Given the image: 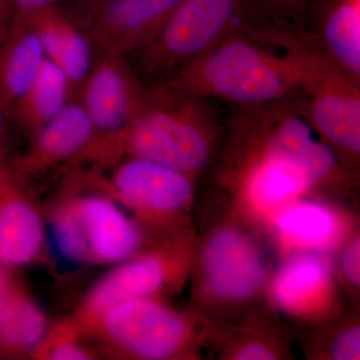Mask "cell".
Listing matches in <instances>:
<instances>
[{
  "label": "cell",
  "instance_id": "20",
  "mask_svg": "<svg viewBox=\"0 0 360 360\" xmlns=\"http://www.w3.org/2000/svg\"><path fill=\"white\" fill-rule=\"evenodd\" d=\"M46 326L42 310L25 296L8 291L0 302V341L4 347L27 352L39 347Z\"/></svg>",
  "mask_w": 360,
  "mask_h": 360
},
{
  "label": "cell",
  "instance_id": "26",
  "mask_svg": "<svg viewBox=\"0 0 360 360\" xmlns=\"http://www.w3.org/2000/svg\"><path fill=\"white\" fill-rule=\"evenodd\" d=\"M360 245L359 239H356L349 248H347L343 257L342 267L345 276L350 283L359 284L360 281Z\"/></svg>",
  "mask_w": 360,
  "mask_h": 360
},
{
  "label": "cell",
  "instance_id": "22",
  "mask_svg": "<svg viewBox=\"0 0 360 360\" xmlns=\"http://www.w3.org/2000/svg\"><path fill=\"white\" fill-rule=\"evenodd\" d=\"M52 238L59 255L65 259L78 262L90 257L84 226L75 205L58 213L52 224Z\"/></svg>",
  "mask_w": 360,
  "mask_h": 360
},
{
  "label": "cell",
  "instance_id": "21",
  "mask_svg": "<svg viewBox=\"0 0 360 360\" xmlns=\"http://www.w3.org/2000/svg\"><path fill=\"white\" fill-rule=\"evenodd\" d=\"M277 229L293 245L322 248L333 243L338 232L335 214L317 203H296L285 207L276 219Z\"/></svg>",
  "mask_w": 360,
  "mask_h": 360
},
{
  "label": "cell",
  "instance_id": "31",
  "mask_svg": "<svg viewBox=\"0 0 360 360\" xmlns=\"http://www.w3.org/2000/svg\"><path fill=\"white\" fill-rule=\"evenodd\" d=\"M9 288L7 285L6 277L4 276V271L0 269V302L4 300V296L8 292Z\"/></svg>",
  "mask_w": 360,
  "mask_h": 360
},
{
  "label": "cell",
  "instance_id": "5",
  "mask_svg": "<svg viewBox=\"0 0 360 360\" xmlns=\"http://www.w3.org/2000/svg\"><path fill=\"white\" fill-rule=\"evenodd\" d=\"M251 108L264 139L248 174V191L258 207L274 210L309 191L319 179L304 155L277 139L262 111Z\"/></svg>",
  "mask_w": 360,
  "mask_h": 360
},
{
  "label": "cell",
  "instance_id": "23",
  "mask_svg": "<svg viewBox=\"0 0 360 360\" xmlns=\"http://www.w3.org/2000/svg\"><path fill=\"white\" fill-rule=\"evenodd\" d=\"M307 0H250L248 15L255 20L302 25Z\"/></svg>",
  "mask_w": 360,
  "mask_h": 360
},
{
  "label": "cell",
  "instance_id": "3",
  "mask_svg": "<svg viewBox=\"0 0 360 360\" xmlns=\"http://www.w3.org/2000/svg\"><path fill=\"white\" fill-rule=\"evenodd\" d=\"M210 101L163 84L153 85L131 122L108 136L124 142L134 158L191 174L205 167L212 155L219 115Z\"/></svg>",
  "mask_w": 360,
  "mask_h": 360
},
{
  "label": "cell",
  "instance_id": "7",
  "mask_svg": "<svg viewBox=\"0 0 360 360\" xmlns=\"http://www.w3.org/2000/svg\"><path fill=\"white\" fill-rule=\"evenodd\" d=\"M104 58L84 80V104L96 131L115 134L124 129L146 101V86L122 56L103 54Z\"/></svg>",
  "mask_w": 360,
  "mask_h": 360
},
{
  "label": "cell",
  "instance_id": "27",
  "mask_svg": "<svg viewBox=\"0 0 360 360\" xmlns=\"http://www.w3.org/2000/svg\"><path fill=\"white\" fill-rule=\"evenodd\" d=\"M49 359L54 360H82L89 359L86 352L75 343L63 342L51 349Z\"/></svg>",
  "mask_w": 360,
  "mask_h": 360
},
{
  "label": "cell",
  "instance_id": "13",
  "mask_svg": "<svg viewBox=\"0 0 360 360\" xmlns=\"http://www.w3.org/2000/svg\"><path fill=\"white\" fill-rule=\"evenodd\" d=\"M44 44L27 20L14 18L0 41V98L11 113L44 63Z\"/></svg>",
  "mask_w": 360,
  "mask_h": 360
},
{
  "label": "cell",
  "instance_id": "1",
  "mask_svg": "<svg viewBox=\"0 0 360 360\" xmlns=\"http://www.w3.org/2000/svg\"><path fill=\"white\" fill-rule=\"evenodd\" d=\"M243 26L290 59L303 112L316 134L333 148L359 155L360 79L333 60L302 25L246 20Z\"/></svg>",
  "mask_w": 360,
  "mask_h": 360
},
{
  "label": "cell",
  "instance_id": "18",
  "mask_svg": "<svg viewBox=\"0 0 360 360\" xmlns=\"http://www.w3.org/2000/svg\"><path fill=\"white\" fill-rule=\"evenodd\" d=\"M96 129L82 104H66L35 132L34 155L40 161L61 160L89 146Z\"/></svg>",
  "mask_w": 360,
  "mask_h": 360
},
{
  "label": "cell",
  "instance_id": "19",
  "mask_svg": "<svg viewBox=\"0 0 360 360\" xmlns=\"http://www.w3.org/2000/svg\"><path fill=\"white\" fill-rule=\"evenodd\" d=\"M70 85L63 70L45 58L25 96L13 111L35 134L65 108Z\"/></svg>",
  "mask_w": 360,
  "mask_h": 360
},
{
  "label": "cell",
  "instance_id": "6",
  "mask_svg": "<svg viewBox=\"0 0 360 360\" xmlns=\"http://www.w3.org/2000/svg\"><path fill=\"white\" fill-rule=\"evenodd\" d=\"M101 316L104 330L115 342L144 359L170 356L186 338L181 319L146 298L120 303Z\"/></svg>",
  "mask_w": 360,
  "mask_h": 360
},
{
  "label": "cell",
  "instance_id": "15",
  "mask_svg": "<svg viewBox=\"0 0 360 360\" xmlns=\"http://www.w3.org/2000/svg\"><path fill=\"white\" fill-rule=\"evenodd\" d=\"M27 20L37 28L45 54L63 70L70 84L84 82L94 66L89 39L58 7Z\"/></svg>",
  "mask_w": 360,
  "mask_h": 360
},
{
  "label": "cell",
  "instance_id": "8",
  "mask_svg": "<svg viewBox=\"0 0 360 360\" xmlns=\"http://www.w3.org/2000/svg\"><path fill=\"white\" fill-rule=\"evenodd\" d=\"M184 0H105L94 11L92 37L103 54L139 51Z\"/></svg>",
  "mask_w": 360,
  "mask_h": 360
},
{
  "label": "cell",
  "instance_id": "9",
  "mask_svg": "<svg viewBox=\"0 0 360 360\" xmlns=\"http://www.w3.org/2000/svg\"><path fill=\"white\" fill-rule=\"evenodd\" d=\"M203 271L210 290L229 300L250 297L264 277V264L255 246L231 231L217 232L208 241Z\"/></svg>",
  "mask_w": 360,
  "mask_h": 360
},
{
  "label": "cell",
  "instance_id": "12",
  "mask_svg": "<svg viewBox=\"0 0 360 360\" xmlns=\"http://www.w3.org/2000/svg\"><path fill=\"white\" fill-rule=\"evenodd\" d=\"M44 238L39 212L16 191L0 161V264H28L41 250Z\"/></svg>",
  "mask_w": 360,
  "mask_h": 360
},
{
  "label": "cell",
  "instance_id": "29",
  "mask_svg": "<svg viewBox=\"0 0 360 360\" xmlns=\"http://www.w3.org/2000/svg\"><path fill=\"white\" fill-rule=\"evenodd\" d=\"M13 20V11H11L9 0H0V40L4 37L9 25Z\"/></svg>",
  "mask_w": 360,
  "mask_h": 360
},
{
  "label": "cell",
  "instance_id": "11",
  "mask_svg": "<svg viewBox=\"0 0 360 360\" xmlns=\"http://www.w3.org/2000/svg\"><path fill=\"white\" fill-rule=\"evenodd\" d=\"M302 25L333 60L360 79V0H307Z\"/></svg>",
  "mask_w": 360,
  "mask_h": 360
},
{
  "label": "cell",
  "instance_id": "2",
  "mask_svg": "<svg viewBox=\"0 0 360 360\" xmlns=\"http://www.w3.org/2000/svg\"><path fill=\"white\" fill-rule=\"evenodd\" d=\"M243 22L210 51L160 84L236 108L262 105L297 94L288 56L251 37Z\"/></svg>",
  "mask_w": 360,
  "mask_h": 360
},
{
  "label": "cell",
  "instance_id": "32",
  "mask_svg": "<svg viewBox=\"0 0 360 360\" xmlns=\"http://www.w3.org/2000/svg\"><path fill=\"white\" fill-rule=\"evenodd\" d=\"M104 1H105V0H94V2H92V4H94V8H92V11H96L97 7L101 6V4H103Z\"/></svg>",
  "mask_w": 360,
  "mask_h": 360
},
{
  "label": "cell",
  "instance_id": "10",
  "mask_svg": "<svg viewBox=\"0 0 360 360\" xmlns=\"http://www.w3.org/2000/svg\"><path fill=\"white\" fill-rule=\"evenodd\" d=\"M115 193L129 205L153 212H172L191 196L187 174L155 161L134 158L113 175Z\"/></svg>",
  "mask_w": 360,
  "mask_h": 360
},
{
  "label": "cell",
  "instance_id": "4",
  "mask_svg": "<svg viewBox=\"0 0 360 360\" xmlns=\"http://www.w3.org/2000/svg\"><path fill=\"white\" fill-rule=\"evenodd\" d=\"M248 11L250 0H184L139 49L142 70L167 79L229 37Z\"/></svg>",
  "mask_w": 360,
  "mask_h": 360
},
{
  "label": "cell",
  "instance_id": "14",
  "mask_svg": "<svg viewBox=\"0 0 360 360\" xmlns=\"http://www.w3.org/2000/svg\"><path fill=\"white\" fill-rule=\"evenodd\" d=\"M75 206L90 255L115 262L127 259L137 250L141 234L115 203L101 196H90L78 201Z\"/></svg>",
  "mask_w": 360,
  "mask_h": 360
},
{
  "label": "cell",
  "instance_id": "16",
  "mask_svg": "<svg viewBox=\"0 0 360 360\" xmlns=\"http://www.w3.org/2000/svg\"><path fill=\"white\" fill-rule=\"evenodd\" d=\"M165 276V267L156 257L127 262L97 284L90 293L89 309L101 316L120 303L146 298L162 285Z\"/></svg>",
  "mask_w": 360,
  "mask_h": 360
},
{
  "label": "cell",
  "instance_id": "25",
  "mask_svg": "<svg viewBox=\"0 0 360 360\" xmlns=\"http://www.w3.org/2000/svg\"><path fill=\"white\" fill-rule=\"evenodd\" d=\"M9 2L13 11V20H30L56 7L58 0H9Z\"/></svg>",
  "mask_w": 360,
  "mask_h": 360
},
{
  "label": "cell",
  "instance_id": "28",
  "mask_svg": "<svg viewBox=\"0 0 360 360\" xmlns=\"http://www.w3.org/2000/svg\"><path fill=\"white\" fill-rule=\"evenodd\" d=\"M276 356L269 348L262 345H250L243 347L238 354V359L241 360H267L274 359Z\"/></svg>",
  "mask_w": 360,
  "mask_h": 360
},
{
  "label": "cell",
  "instance_id": "24",
  "mask_svg": "<svg viewBox=\"0 0 360 360\" xmlns=\"http://www.w3.org/2000/svg\"><path fill=\"white\" fill-rule=\"evenodd\" d=\"M359 328L348 329L333 343V357L338 360H355L359 359Z\"/></svg>",
  "mask_w": 360,
  "mask_h": 360
},
{
  "label": "cell",
  "instance_id": "17",
  "mask_svg": "<svg viewBox=\"0 0 360 360\" xmlns=\"http://www.w3.org/2000/svg\"><path fill=\"white\" fill-rule=\"evenodd\" d=\"M330 270L328 262L316 255L292 258L277 274L274 300L288 311L307 309L328 288Z\"/></svg>",
  "mask_w": 360,
  "mask_h": 360
},
{
  "label": "cell",
  "instance_id": "30",
  "mask_svg": "<svg viewBox=\"0 0 360 360\" xmlns=\"http://www.w3.org/2000/svg\"><path fill=\"white\" fill-rule=\"evenodd\" d=\"M8 115L4 103L0 98V146H1L2 136H4V123H6V116ZM1 161V160H0Z\"/></svg>",
  "mask_w": 360,
  "mask_h": 360
}]
</instances>
